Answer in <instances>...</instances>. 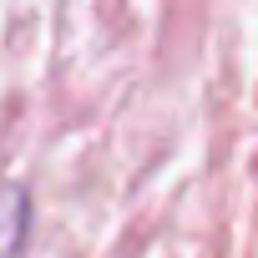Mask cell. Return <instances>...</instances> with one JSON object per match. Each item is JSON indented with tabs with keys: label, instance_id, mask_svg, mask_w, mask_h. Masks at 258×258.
Listing matches in <instances>:
<instances>
[{
	"label": "cell",
	"instance_id": "obj_1",
	"mask_svg": "<svg viewBox=\"0 0 258 258\" xmlns=\"http://www.w3.org/2000/svg\"><path fill=\"white\" fill-rule=\"evenodd\" d=\"M31 213H36L31 187L6 177L0 182V258H21V248L31 238Z\"/></svg>",
	"mask_w": 258,
	"mask_h": 258
}]
</instances>
